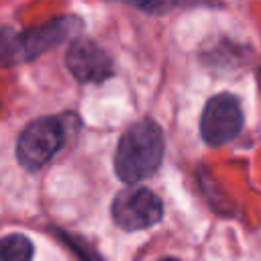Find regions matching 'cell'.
Masks as SVG:
<instances>
[{"label":"cell","instance_id":"10","mask_svg":"<svg viewBox=\"0 0 261 261\" xmlns=\"http://www.w3.org/2000/svg\"><path fill=\"white\" fill-rule=\"evenodd\" d=\"M159 261H177L175 257H165V259H159Z\"/></svg>","mask_w":261,"mask_h":261},{"label":"cell","instance_id":"1","mask_svg":"<svg viewBox=\"0 0 261 261\" xmlns=\"http://www.w3.org/2000/svg\"><path fill=\"white\" fill-rule=\"evenodd\" d=\"M163 135L155 120L143 118L130 124L118 141L114 153L116 175L126 184L147 179L157 171L163 159Z\"/></svg>","mask_w":261,"mask_h":261},{"label":"cell","instance_id":"6","mask_svg":"<svg viewBox=\"0 0 261 261\" xmlns=\"http://www.w3.org/2000/svg\"><path fill=\"white\" fill-rule=\"evenodd\" d=\"M65 65L69 73L82 84H98L114 73L108 53L90 39H75L65 51Z\"/></svg>","mask_w":261,"mask_h":261},{"label":"cell","instance_id":"4","mask_svg":"<svg viewBox=\"0 0 261 261\" xmlns=\"http://www.w3.org/2000/svg\"><path fill=\"white\" fill-rule=\"evenodd\" d=\"M114 222L124 230H143L163 216V202L147 188H126L116 194L110 206Z\"/></svg>","mask_w":261,"mask_h":261},{"label":"cell","instance_id":"2","mask_svg":"<svg viewBox=\"0 0 261 261\" xmlns=\"http://www.w3.org/2000/svg\"><path fill=\"white\" fill-rule=\"evenodd\" d=\"M84 29V20L75 14L57 16L53 20L41 22L22 33H14L12 29L2 31V61L6 67L31 61L51 47L63 43L67 37Z\"/></svg>","mask_w":261,"mask_h":261},{"label":"cell","instance_id":"3","mask_svg":"<svg viewBox=\"0 0 261 261\" xmlns=\"http://www.w3.org/2000/svg\"><path fill=\"white\" fill-rule=\"evenodd\" d=\"M80 120L67 112L57 116H39L24 126L16 141V157L29 171L41 169L65 145L69 133L77 128Z\"/></svg>","mask_w":261,"mask_h":261},{"label":"cell","instance_id":"5","mask_svg":"<svg viewBox=\"0 0 261 261\" xmlns=\"http://www.w3.org/2000/svg\"><path fill=\"white\" fill-rule=\"evenodd\" d=\"M243 110L241 102L232 94H216L212 96L202 112L200 120V133L206 145L220 147L228 141H232L241 128H243Z\"/></svg>","mask_w":261,"mask_h":261},{"label":"cell","instance_id":"9","mask_svg":"<svg viewBox=\"0 0 261 261\" xmlns=\"http://www.w3.org/2000/svg\"><path fill=\"white\" fill-rule=\"evenodd\" d=\"M65 237H67V241L71 243V247H73V249L77 251L80 259H84V261H102L98 253H94V251H92V257H88V253H86V249L82 247V243H80V241H71V239H69V234H65Z\"/></svg>","mask_w":261,"mask_h":261},{"label":"cell","instance_id":"8","mask_svg":"<svg viewBox=\"0 0 261 261\" xmlns=\"http://www.w3.org/2000/svg\"><path fill=\"white\" fill-rule=\"evenodd\" d=\"M118 2L130 4V6H135L143 12H149V14H161L171 4V0H118Z\"/></svg>","mask_w":261,"mask_h":261},{"label":"cell","instance_id":"7","mask_svg":"<svg viewBox=\"0 0 261 261\" xmlns=\"http://www.w3.org/2000/svg\"><path fill=\"white\" fill-rule=\"evenodd\" d=\"M33 259V243L20 234H6L0 243V261H31Z\"/></svg>","mask_w":261,"mask_h":261}]
</instances>
